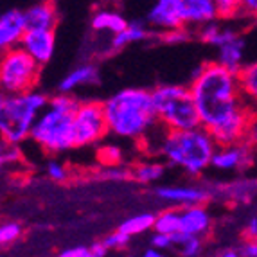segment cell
Instances as JSON below:
<instances>
[{"instance_id":"7bdbcfd3","label":"cell","mask_w":257,"mask_h":257,"mask_svg":"<svg viewBox=\"0 0 257 257\" xmlns=\"http://www.w3.org/2000/svg\"><path fill=\"white\" fill-rule=\"evenodd\" d=\"M144 257H160V250L155 248V246H151V248L144 250Z\"/></svg>"},{"instance_id":"ee69618b","label":"cell","mask_w":257,"mask_h":257,"mask_svg":"<svg viewBox=\"0 0 257 257\" xmlns=\"http://www.w3.org/2000/svg\"><path fill=\"white\" fill-rule=\"evenodd\" d=\"M219 255H223V257H237V255H241V253H239V250H223V252H219Z\"/></svg>"},{"instance_id":"d4e9b609","label":"cell","mask_w":257,"mask_h":257,"mask_svg":"<svg viewBox=\"0 0 257 257\" xmlns=\"http://www.w3.org/2000/svg\"><path fill=\"white\" fill-rule=\"evenodd\" d=\"M166 173V166L160 162H142L139 166L133 167L132 178L141 182V184H153V182L160 180Z\"/></svg>"},{"instance_id":"8d00e7d4","label":"cell","mask_w":257,"mask_h":257,"mask_svg":"<svg viewBox=\"0 0 257 257\" xmlns=\"http://www.w3.org/2000/svg\"><path fill=\"white\" fill-rule=\"evenodd\" d=\"M239 253L244 257H257V237H246L239 246Z\"/></svg>"},{"instance_id":"3957f363","label":"cell","mask_w":257,"mask_h":257,"mask_svg":"<svg viewBox=\"0 0 257 257\" xmlns=\"http://www.w3.org/2000/svg\"><path fill=\"white\" fill-rule=\"evenodd\" d=\"M157 150L171 166L180 167L191 176H198L212 166L218 142L203 126L191 130H166Z\"/></svg>"},{"instance_id":"83f0119b","label":"cell","mask_w":257,"mask_h":257,"mask_svg":"<svg viewBox=\"0 0 257 257\" xmlns=\"http://www.w3.org/2000/svg\"><path fill=\"white\" fill-rule=\"evenodd\" d=\"M216 8V17L219 20H232L236 18L241 11V0H212Z\"/></svg>"},{"instance_id":"4316f807","label":"cell","mask_w":257,"mask_h":257,"mask_svg":"<svg viewBox=\"0 0 257 257\" xmlns=\"http://www.w3.org/2000/svg\"><path fill=\"white\" fill-rule=\"evenodd\" d=\"M155 232L164 234H178L180 232V207L178 209H167L157 214L155 219Z\"/></svg>"},{"instance_id":"ba28073f","label":"cell","mask_w":257,"mask_h":257,"mask_svg":"<svg viewBox=\"0 0 257 257\" xmlns=\"http://www.w3.org/2000/svg\"><path fill=\"white\" fill-rule=\"evenodd\" d=\"M74 132H76V148L92 146L108 133L104 104L97 101L81 103L74 115Z\"/></svg>"},{"instance_id":"7402d4cb","label":"cell","mask_w":257,"mask_h":257,"mask_svg":"<svg viewBox=\"0 0 257 257\" xmlns=\"http://www.w3.org/2000/svg\"><path fill=\"white\" fill-rule=\"evenodd\" d=\"M148 36H150V31L146 29L144 24L130 22L126 29H122L120 33L111 36L110 47L113 49V51H120V49H124L130 43H137V42H142V40H146Z\"/></svg>"},{"instance_id":"74e56055","label":"cell","mask_w":257,"mask_h":257,"mask_svg":"<svg viewBox=\"0 0 257 257\" xmlns=\"http://www.w3.org/2000/svg\"><path fill=\"white\" fill-rule=\"evenodd\" d=\"M104 178H110V180H126L132 176V173L124 171V169H119L117 166H108V169L103 173Z\"/></svg>"},{"instance_id":"2e32d148","label":"cell","mask_w":257,"mask_h":257,"mask_svg":"<svg viewBox=\"0 0 257 257\" xmlns=\"http://www.w3.org/2000/svg\"><path fill=\"white\" fill-rule=\"evenodd\" d=\"M26 20L29 29H56L58 8L54 0H43L26 9Z\"/></svg>"},{"instance_id":"8fae6325","label":"cell","mask_w":257,"mask_h":257,"mask_svg":"<svg viewBox=\"0 0 257 257\" xmlns=\"http://www.w3.org/2000/svg\"><path fill=\"white\" fill-rule=\"evenodd\" d=\"M146 22L160 33L185 26L184 13H182L178 0H157V4L148 13Z\"/></svg>"},{"instance_id":"b9f144b4","label":"cell","mask_w":257,"mask_h":257,"mask_svg":"<svg viewBox=\"0 0 257 257\" xmlns=\"http://www.w3.org/2000/svg\"><path fill=\"white\" fill-rule=\"evenodd\" d=\"M248 141L252 142V144L257 141V119H253L252 126H250V132H248Z\"/></svg>"},{"instance_id":"e0dca14e","label":"cell","mask_w":257,"mask_h":257,"mask_svg":"<svg viewBox=\"0 0 257 257\" xmlns=\"http://www.w3.org/2000/svg\"><path fill=\"white\" fill-rule=\"evenodd\" d=\"M184 13L185 26H203L207 22L216 20V8L212 0H178Z\"/></svg>"},{"instance_id":"30bf717a","label":"cell","mask_w":257,"mask_h":257,"mask_svg":"<svg viewBox=\"0 0 257 257\" xmlns=\"http://www.w3.org/2000/svg\"><path fill=\"white\" fill-rule=\"evenodd\" d=\"M155 194L159 200L166 203H173L175 207L205 205L212 200L209 187L202 185H171V187H157Z\"/></svg>"},{"instance_id":"f1b7e54d","label":"cell","mask_w":257,"mask_h":257,"mask_svg":"<svg viewBox=\"0 0 257 257\" xmlns=\"http://www.w3.org/2000/svg\"><path fill=\"white\" fill-rule=\"evenodd\" d=\"M22 237V227L20 223L17 221H6L2 223L0 227V243L4 244H11L15 241H18Z\"/></svg>"},{"instance_id":"7a4b0ae2","label":"cell","mask_w":257,"mask_h":257,"mask_svg":"<svg viewBox=\"0 0 257 257\" xmlns=\"http://www.w3.org/2000/svg\"><path fill=\"white\" fill-rule=\"evenodd\" d=\"M108 133L128 141H144L159 122L153 92L146 88H124L104 101Z\"/></svg>"},{"instance_id":"5b68a950","label":"cell","mask_w":257,"mask_h":257,"mask_svg":"<svg viewBox=\"0 0 257 257\" xmlns=\"http://www.w3.org/2000/svg\"><path fill=\"white\" fill-rule=\"evenodd\" d=\"M159 122L166 130H191L202 126L191 86L162 85L153 90Z\"/></svg>"},{"instance_id":"ac0fdd59","label":"cell","mask_w":257,"mask_h":257,"mask_svg":"<svg viewBox=\"0 0 257 257\" xmlns=\"http://www.w3.org/2000/svg\"><path fill=\"white\" fill-rule=\"evenodd\" d=\"M99 83V70L95 65L85 63L79 65L72 72H69L63 77L58 85V92H63V94H72L74 90H77L79 86L86 85H95Z\"/></svg>"},{"instance_id":"f35d334b","label":"cell","mask_w":257,"mask_h":257,"mask_svg":"<svg viewBox=\"0 0 257 257\" xmlns=\"http://www.w3.org/2000/svg\"><path fill=\"white\" fill-rule=\"evenodd\" d=\"M241 11L252 18H257V0H241Z\"/></svg>"},{"instance_id":"cb8c5ba5","label":"cell","mask_w":257,"mask_h":257,"mask_svg":"<svg viewBox=\"0 0 257 257\" xmlns=\"http://www.w3.org/2000/svg\"><path fill=\"white\" fill-rule=\"evenodd\" d=\"M155 219H157V214L141 212V214H135V216H132V218H128L124 223H120L119 230L126 232V234L132 237L139 236V234H146V232L155 228Z\"/></svg>"},{"instance_id":"836d02e7","label":"cell","mask_w":257,"mask_h":257,"mask_svg":"<svg viewBox=\"0 0 257 257\" xmlns=\"http://www.w3.org/2000/svg\"><path fill=\"white\" fill-rule=\"evenodd\" d=\"M22 160V151L18 144H9L4 142V150H2V164H15Z\"/></svg>"},{"instance_id":"277c9868","label":"cell","mask_w":257,"mask_h":257,"mask_svg":"<svg viewBox=\"0 0 257 257\" xmlns=\"http://www.w3.org/2000/svg\"><path fill=\"white\" fill-rule=\"evenodd\" d=\"M47 104V95L36 90L2 95L0 99L2 141L9 144H22L24 141L31 139V130Z\"/></svg>"},{"instance_id":"4dcf8cb0","label":"cell","mask_w":257,"mask_h":257,"mask_svg":"<svg viewBox=\"0 0 257 257\" xmlns=\"http://www.w3.org/2000/svg\"><path fill=\"white\" fill-rule=\"evenodd\" d=\"M99 160H101V164H104V166H119L120 160H122V151H120L119 146H111V144H108V146H103L101 150H99Z\"/></svg>"},{"instance_id":"8992f818","label":"cell","mask_w":257,"mask_h":257,"mask_svg":"<svg viewBox=\"0 0 257 257\" xmlns=\"http://www.w3.org/2000/svg\"><path fill=\"white\" fill-rule=\"evenodd\" d=\"M74 115L76 111L49 103L31 130V141H35L36 146L42 148V151L47 155H58L74 150L76 148Z\"/></svg>"},{"instance_id":"484cf974","label":"cell","mask_w":257,"mask_h":257,"mask_svg":"<svg viewBox=\"0 0 257 257\" xmlns=\"http://www.w3.org/2000/svg\"><path fill=\"white\" fill-rule=\"evenodd\" d=\"M175 248L180 250L182 255L185 257H196L203 252V237L202 236H191V234H173Z\"/></svg>"},{"instance_id":"52a82bcc","label":"cell","mask_w":257,"mask_h":257,"mask_svg":"<svg viewBox=\"0 0 257 257\" xmlns=\"http://www.w3.org/2000/svg\"><path fill=\"white\" fill-rule=\"evenodd\" d=\"M42 67L24 47L2 51L0 61V86L4 94H20L35 90L40 81Z\"/></svg>"},{"instance_id":"d6986e66","label":"cell","mask_w":257,"mask_h":257,"mask_svg":"<svg viewBox=\"0 0 257 257\" xmlns=\"http://www.w3.org/2000/svg\"><path fill=\"white\" fill-rule=\"evenodd\" d=\"M130 22L117 11L111 9H99L92 17V29L95 33H110V35H117L122 29L128 27Z\"/></svg>"},{"instance_id":"4fadbf2b","label":"cell","mask_w":257,"mask_h":257,"mask_svg":"<svg viewBox=\"0 0 257 257\" xmlns=\"http://www.w3.org/2000/svg\"><path fill=\"white\" fill-rule=\"evenodd\" d=\"M26 11L9 9L0 17V49L8 51L11 47H18L22 38L27 33Z\"/></svg>"},{"instance_id":"60d3db41","label":"cell","mask_w":257,"mask_h":257,"mask_svg":"<svg viewBox=\"0 0 257 257\" xmlns=\"http://www.w3.org/2000/svg\"><path fill=\"white\" fill-rule=\"evenodd\" d=\"M246 237H257V216L250 218L248 225H246Z\"/></svg>"},{"instance_id":"d590c367","label":"cell","mask_w":257,"mask_h":257,"mask_svg":"<svg viewBox=\"0 0 257 257\" xmlns=\"http://www.w3.org/2000/svg\"><path fill=\"white\" fill-rule=\"evenodd\" d=\"M60 255L61 257H92V252H90V246L77 244V246H72V248L61 250Z\"/></svg>"},{"instance_id":"44dd1931","label":"cell","mask_w":257,"mask_h":257,"mask_svg":"<svg viewBox=\"0 0 257 257\" xmlns=\"http://www.w3.org/2000/svg\"><path fill=\"white\" fill-rule=\"evenodd\" d=\"M198 36H200V40H202L203 43L218 49V47H221V45H225L227 42H230V40L237 38L239 35H237L234 29H228V27L223 29L214 20H210V22H207V24H203V26H200Z\"/></svg>"},{"instance_id":"f546056e","label":"cell","mask_w":257,"mask_h":257,"mask_svg":"<svg viewBox=\"0 0 257 257\" xmlns=\"http://www.w3.org/2000/svg\"><path fill=\"white\" fill-rule=\"evenodd\" d=\"M189 26H182V27H176V29H169V31H164L160 33V40L164 43H169V45H178V43H184L191 38V33L187 29Z\"/></svg>"},{"instance_id":"9c48e42d","label":"cell","mask_w":257,"mask_h":257,"mask_svg":"<svg viewBox=\"0 0 257 257\" xmlns=\"http://www.w3.org/2000/svg\"><path fill=\"white\" fill-rule=\"evenodd\" d=\"M253 144L250 141L236 142L228 146H218L212 157V167L219 171H243L252 166L253 159Z\"/></svg>"},{"instance_id":"f6af8a7d","label":"cell","mask_w":257,"mask_h":257,"mask_svg":"<svg viewBox=\"0 0 257 257\" xmlns=\"http://www.w3.org/2000/svg\"><path fill=\"white\" fill-rule=\"evenodd\" d=\"M253 150H255V153H257V141L253 142Z\"/></svg>"},{"instance_id":"d6a6232c","label":"cell","mask_w":257,"mask_h":257,"mask_svg":"<svg viewBox=\"0 0 257 257\" xmlns=\"http://www.w3.org/2000/svg\"><path fill=\"white\" fill-rule=\"evenodd\" d=\"M130 239H132V236H128L126 232L117 230V232H113V234H110V236L104 239V243H106V246L110 250H124L130 244Z\"/></svg>"},{"instance_id":"7c38bea8","label":"cell","mask_w":257,"mask_h":257,"mask_svg":"<svg viewBox=\"0 0 257 257\" xmlns=\"http://www.w3.org/2000/svg\"><path fill=\"white\" fill-rule=\"evenodd\" d=\"M20 47L26 49L40 65H47L54 56V29H27V33L22 38Z\"/></svg>"},{"instance_id":"ab89813d","label":"cell","mask_w":257,"mask_h":257,"mask_svg":"<svg viewBox=\"0 0 257 257\" xmlns=\"http://www.w3.org/2000/svg\"><path fill=\"white\" fill-rule=\"evenodd\" d=\"M90 252H92V257H104L110 252V248L106 246L104 241H97V243L90 244Z\"/></svg>"},{"instance_id":"1f68e13d","label":"cell","mask_w":257,"mask_h":257,"mask_svg":"<svg viewBox=\"0 0 257 257\" xmlns=\"http://www.w3.org/2000/svg\"><path fill=\"white\" fill-rule=\"evenodd\" d=\"M45 173L51 180L54 182H65L69 178V173H67V167L63 166L61 162H58L56 159H51L45 166Z\"/></svg>"},{"instance_id":"603a6c76","label":"cell","mask_w":257,"mask_h":257,"mask_svg":"<svg viewBox=\"0 0 257 257\" xmlns=\"http://www.w3.org/2000/svg\"><path fill=\"white\" fill-rule=\"evenodd\" d=\"M239 81L244 99L257 111V61L244 65L239 70Z\"/></svg>"},{"instance_id":"9a60e30c","label":"cell","mask_w":257,"mask_h":257,"mask_svg":"<svg viewBox=\"0 0 257 257\" xmlns=\"http://www.w3.org/2000/svg\"><path fill=\"white\" fill-rule=\"evenodd\" d=\"M212 198H223L230 200L232 203H243L248 205L252 203L253 196L257 194V182L252 180H237L232 184L219 185V187H209Z\"/></svg>"},{"instance_id":"e575fe53","label":"cell","mask_w":257,"mask_h":257,"mask_svg":"<svg viewBox=\"0 0 257 257\" xmlns=\"http://www.w3.org/2000/svg\"><path fill=\"white\" fill-rule=\"evenodd\" d=\"M150 244L159 250H167V248H175V241H173L171 234H164V232H155L150 239Z\"/></svg>"},{"instance_id":"5bb4252c","label":"cell","mask_w":257,"mask_h":257,"mask_svg":"<svg viewBox=\"0 0 257 257\" xmlns=\"http://www.w3.org/2000/svg\"><path fill=\"white\" fill-rule=\"evenodd\" d=\"M212 227V216L205 205H191L180 209V232L205 237Z\"/></svg>"},{"instance_id":"6da1fadb","label":"cell","mask_w":257,"mask_h":257,"mask_svg":"<svg viewBox=\"0 0 257 257\" xmlns=\"http://www.w3.org/2000/svg\"><path fill=\"white\" fill-rule=\"evenodd\" d=\"M189 86L202 126L209 130L218 146L248 141L255 110L243 95L239 72L227 69L219 61H207L193 72Z\"/></svg>"},{"instance_id":"ffe728a7","label":"cell","mask_w":257,"mask_h":257,"mask_svg":"<svg viewBox=\"0 0 257 257\" xmlns=\"http://www.w3.org/2000/svg\"><path fill=\"white\" fill-rule=\"evenodd\" d=\"M243 54H244V42L241 36H237V38L230 40L225 45L218 47V58H216V61H219V63L225 65L227 69L234 70V72H239L244 67Z\"/></svg>"}]
</instances>
